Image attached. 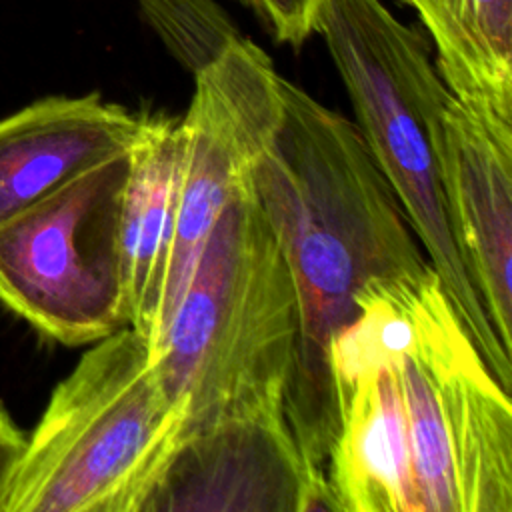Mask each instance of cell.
Segmentation results:
<instances>
[{"instance_id": "6da1fadb", "label": "cell", "mask_w": 512, "mask_h": 512, "mask_svg": "<svg viewBox=\"0 0 512 512\" xmlns=\"http://www.w3.org/2000/svg\"><path fill=\"white\" fill-rule=\"evenodd\" d=\"M282 100L280 126L248 180L298 296L286 420L306 462L324 474L340 426L330 354L358 320V296L378 278L432 266L356 122L286 78Z\"/></svg>"}, {"instance_id": "7a4b0ae2", "label": "cell", "mask_w": 512, "mask_h": 512, "mask_svg": "<svg viewBox=\"0 0 512 512\" xmlns=\"http://www.w3.org/2000/svg\"><path fill=\"white\" fill-rule=\"evenodd\" d=\"M298 296L250 180L212 228L150 362L184 410L182 438L234 414L284 404Z\"/></svg>"}, {"instance_id": "3957f363", "label": "cell", "mask_w": 512, "mask_h": 512, "mask_svg": "<svg viewBox=\"0 0 512 512\" xmlns=\"http://www.w3.org/2000/svg\"><path fill=\"white\" fill-rule=\"evenodd\" d=\"M316 32L326 42L374 162L484 364L510 394L512 354L490 324L448 220L436 140L454 96L426 38L382 0H320Z\"/></svg>"}, {"instance_id": "277c9868", "label": "cell", "mask_w": 512, "mask_h": 512, "mask_svg": "<svg viewBox=\"0 0 512 512\" xmlns=\"http://www.w3.org/2000/svg\"><path fill=\"white\" fill-rule=\"evenodd\" d=\"M184 432V410L124 326L90 344L28 432L6 512H142Z\"/></svg>"}, {"instance_id": "5b68a950", "label": "cell", "mask_w": 512, "mask_h": 512, "mask_svg": "<svg viewBox=\"0 0 512 512\" xmlns=\"http://www.w3.org/2000/svg\"><path fill=\"white\" fill-rule=\"evenodd\" d=\"M394 360L422 512H512L510 394L484 364L432 270L414 288Z\"/></svg>"}, {"instance_id": "8992f818", "label": "cell", "mask_w": 512, "mask_h": 512, "mask_svg": "<svg viewBox=\"0 0 512 512\" xmlns=\"http://www.w3.org/2000/svg\"><path fill=\"white\" fill-rule=\"evenodd\" d=\"M128 150L0 222V302L58 344L90 346L128 326L120 260Z\"/></svg>"}, {"instance_id": "52a82bcc", "label": "cell", "mask_w": 512, "mask_h": 512, "mask_svg": "<svg viewBox=\"0 0 512 512\" xmlns=\"http://www.w3.org/2000/svg\"><path fill=\"white\" fill-rule=\"evenodd\" d=\"M282 76L252 40L236 36L194 72L184 116L176 230L148 346L166 330L208 236L226 204L248 180L282 120Z\"/></svg>"}, {"instance_id": "ba28073f", "label": "cell", "mask_w": 512, "mask_h": 512, "mask_svg": "<svg viewBox=\"0 0 512 512\" xmlns=\"http://www.w3.org/2000/svg\"><path fill=\"white\" fill-rule=\"evenodd\" d=\"M320 512L324 474L302 456L284 404L226 416L184 436L142 512Z\"/></svg>"}, {"instance_id": "9c48e42d", "label": "cell", "mask_w": 512, "mask_h": 512, "mask_svg": "<svg viewBox=\"0 0 512 512\" xmlns=\"http://www.w3.org/2000/svg\"><path fill=\"white\" fill-rule=\"evenodd\" d=\"M436 160L458 250L502 348L512 354V130L452 98Z\"/></svg>"}, {"instance_id": "30bf717a", "label": "cell", "mask_w": 512, "mask_h": 512, "mask_svg": "<svg viewBox=\"0 0 512 512\" xmlns=\"http://www.w3.org/2000/svg\"><path fill=\"white\" fill-rule=\"evenodd\" d=\"M140 114L98 92L46 96L0 118V222L130 148Z\"/></svg>"}, {"instance_id": "8fae6325", "label": "cell", "mask_w": 512, "mask_h": 512, "mask_svg": "<svg viewBox=\"0 0 512 512\" xmlns=\"http://www.w3.org/2000/svg\"><path fill=\"white\" fill-rule=\"evenodd\" d=\"M324 476L334 512H422L394 362L352 380Z\"/></svg>"}, {"instance_id": "7c38bea8", "label": "cell", "mask_w": 512, "mask_h": 512, "mask_svg": "<svg viewBox=\"0 0 512 512\" xmlns=\"http://www.w3.org/2000/svg\"><path fill=\"white\" fill-rule=\"evenodd\" d=\"M120 206V260L128 326L152 336L172 250L180 168V118L140 112Z\"/></svg>"}, {"instance_id": "4fadbf2b", "label": "cell", "mask_w": 512, "mask_h": 512, "mask_svg": "<svg viewBox=\"0 0 512 512\" xmlns=\"http://www.w3.org/2000/svg\"><path fill=\"white\" fill-rule=\"evenodd\" d=\"M426 26L452 96L512 130V0H404Z\"/></svg>"}, {"instance_id": "5bb4252c", "label": "cell", "mask_w": 512, "mask_h": 512, "mask_svg": "<svg viewBox=\"0 0 512 512\" xmlns=\"http://www.w3.org/2000/svg\"><path fill=\"white\" fill-rule=\"evenodd\" d=\"M142 12L190 72H198L240 36L212 0H142Z\"/></svg>"}, {"instance_id": "9a60e30c", "label": "cell", "mask_w": 512, "mask_h": 512, "mask_svg": "<svg viewBox=\"0 0 512 512\" xmlns=\"http://www.w3.org/2000/svg\"><path fill=\"white\" fill-rule=\"evenodd\" d=\"M278 42L300 46L314 34L320 0H246Z\"/></svg>"}, {"instance_id": "2e32d148", "label": "cell", "mask_w": 512, "mask_h": 512, "mask_svg": "<svg viewBox=\"0 0 512 512\" xmlns=\"http://www.w3.org/2000/svg\"><path fill=\"white\" fill-rule=\"evenodd\" d=\"M26 444L28 432L16 424L10 410L0 400V512H6L10 486L22 462Z\"/></svg>"}]
</instances>
